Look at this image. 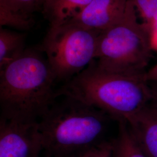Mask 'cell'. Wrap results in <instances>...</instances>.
<instances>
[{
  "mask_svg": "<svg viewBox=\"0 0 157 157\" xmlns=\"http://www.w3.org/2000/svg\"><path fill=\"white\" fill-rule=\"evenodd\" d=\"M146 73L108 72L98 67L94 59L56 89V97H72L118 121L127 122L151 101V85Z\"/></svg>",
  "mask_w": 157,
  "mask_h": 157,
  "instance_id": "6da1fadb",
  "label": "cell"
},
{
  "mask_svg": "<svg viewBox=\"0 0 157 157\" xmlns=\"http://www.w3.org/2000/svg\"><path fill=\"white\" fill-rule=\"evenodd\" d=\"M56 82L47 58L25 50L0 69L1 117L39 121L56 101Z\"/></svg>",
  "mask_w": 157,
  "mask_h": 157,
  "instance_id": "7a4b0ae2",
  "label": "cell"
},
{
  "mask_svg": "<svg viewBox=\"0 0 157 157\" xmlns=\"http://www.w3.org/2000/svg\"><path fill=\"white\" fill-rule=\"evenodd\" d=\"M110 118L95 107L62 96L39 120L46 157H80L103 141Z\"/></svg>",
  "mask_w": 157,
  "mask_h": 157,
  "instance_id": "3957f363",
  "label": "cell"
},
{
  "mask_svg": "<svg viewBox=\"0 0 157 157\" xmlns=\"http://www.w3.org/2000/svg\"><path fill=\"white\" fill-rule=\"evenodd\" d=\"M152 48L151 28L139 22L130 0L123 18L99 34L95 62L98 67L111 72L146 73Z\"/></svg>",
  "mask_w": 157,
  "mask_h": 157,
  "instance_id": "277c9868",
  "label": "cell"
},
{
  "mask_svg": "<svg viewBox=\"0 0 157 157\" xmlns=\"http://www.w3.org/2000/svg\"><path fill=\"white\" fill-rule=\"evenodd\" d=\"M100 32L67 22L50 26L39 50L44 52L56 82H66L95 59Z\"/></svg>",
  "mask_w": 157,
  "mask_h": 157,
  "instance_id": "5b68a950",
  "label": "cell"
},
{
  "mask_svg": "<svg viewBox=\"0 0 157 157\" xmlns=\"http://www.w3.org/2000/svg\"><path fill=\"white\" fill-rule=\"evenodd\" d=\"M43 143L39 121L1 118L0 157H40Z\"/></svg>",
  "mask_w": 157,
  "mask_h": 157,
  "instance_id": "8992f818",
  "label": "cell"
},
{
  "mask_svg": "<svg viewBox=\"0 0 157 157\" xmlns=\"http://www.w3.org/2000/svg\"><path fill=\"white\" fill-rule=\"evenodd\" d=\"M130 0H93L83 11L69 22L85 28L102 32L124 17Z\"/></svg>",
  "mask_w": 157,
  "mask_h": 157,
  "instance_id": "52a82bcc",
  "label": "cell"
},
{
  "mask_svg": "<svg viewBox=\"0 0 157 157\" xmlns=\"http://www.w3.org/2000/svg\"><path fill=\"white\" fill-rule=\"evenodd\" d=\"M127 123L147 157H157V107L149 102Z\"/></svg>",
  "mask_w": 157,
  "mask_h": 157,
  "instance_id": "ba28073f",
  "label": "cell"
},
{
  "mask_svg": "<svg viewBox=\"0 0 157 157\" xmlns=\"http://www.w3.org/2000/svg\"><path fill=\"white\" fill-rule=\"evenodd\" d=\"M93 0H51L43 10L50 26L69 22L83 11Z\"/></svg>",
  "mask_w": 157,
  "mask_h": 157,
  "instance_id": "9c48e42d",
  "label": "cell"
},
{
  "mask_svg": "<svg viewBox=\"0 0 157 157\" xmlns=\"http://www.w3.org/2000/svg\"><path fill=\"white\" fill-rule=\"evenodd\" d=\"M25 36L10 29H0V69L17 59L26 50Z\"/></svg>",
  "mask_w": 157,
  "mask_h": 157,
  "instance_id": "30bf717a",
  "label": "cell"
},
{
  "mask_svg": "<svg viewBox=\"0 0 157 157\" xmlns=\"http://www.w3.org/2000/svg\"><path fill=\"white\" fill-rule=\"evenodd\" d=\"M119 132L112 141L114 157H147L132 135L126 121H119Z\"/></svg>",
  "mask_w": 157,
  "mask_h": 157,
  "instance_id": "8fae6325",
  "label": "cell"
},
{
  "mask_svg": "<svg viewBox=\"0 0 157 157\" xmlns=\"http://www.w3.org/2000/svg\"><path fill=\"white\" fill-rule=\"evenodd\" d=\"M32 19L25 17L8 6L0 4V26H8L20 30H26L31 28Z\"/></svg>",
  "mask_w": 157,
  "mask_h": 157,
  "instance_id": "7c38bea8",
  "label": "cell"
},
{
  "mask_svg": "<svg viewBox=\"0 0 157 157\" xmlns=\"http://www.w3.org/2000/svg\"><path fill=\"white\" fill-rule=\"evenodd\" d=\"M0 4L31 19L34 12L43 6V0H0Z\"/></svg>",
  "mask_w": 157,
  "mask_h": 157,
  "instance_id": "4fadbf2b",
  "label": "cell"
},
{
  "mask_svg": "<svg viewBox=\"0 0 157 157\" xmlns=\"http://www.w3.org/2000/svg\"><path fill=\"white\" fill-rule=\"evenodd\" d=\"M137 15L151 28L157 22V0H132Z\"/></svg>",
  "mask_w": 157,
  "mask_h": 157,
  "instance_id": "5bb4252c",
  "label": "cell"
},
{
  "mask_svg": "<svg viewBox=\"0 0 157 157\" xmlns=\"http://www.w3.org/2000/svg\"><path fill=\"white\" fill-rule=\"evenodd\" d=\"M79 157H114L113 143L103 141Z\"/></svg>",
  "mask_w": 157,
  "mask_h": 157,
  "instance_id": "9a60e30c",
  "label": "cell"
},
{
  "mask_svg": "<svg viewBox=\"0 0 157 157\" xmlns=\"http://www.w3.org/2000/svg\"><path fill=\"white\" fill-rule=\"evenodd\" d=\"M146 75L149 82H157V63L147 71Z\"/></svg>",
  "mask_w": 157,
  "mask_h": 157,
  "instance_id": "2e32d148",
  "label": "cell"
},
{
  "mask_svg": "<svg viewBox=\"0 0 157 157\" xmlns=\"http://www.w3.org/2000/svg\"><path fill=\"white\" fill-rule=\"evenodd\" d=\"M152 83L153 85H151L152 91L151 102L157 107V82H150Z\"/></svg>",
  "mask_w": 157,
  "mask_h": 157,
  "instance_id": "e0dca14e",
  "label": "cell"
},
{
  "mask_svg": "<svg viewBox=\"0 0 157 157\" xmlns=\"http://www.w3.org/2000/svg\"><path fill=\"white\" fill-rule=\"evenodd\" d=\"M51 0H43V8L44 7V6H45V4H47L49 1H50Z\"/></svg>",
  "mask_w": 157,
  "mask_h": 157,
  "instance_id": "ac0fdd59",
  "label": "cell"
},
{
  "mask_svg": "<svg viewBox=\"0 0 157 157\" xmlns=\"http://www.w3.org/2000/svg\"></svg>",
  "mask_w": 157,
  "mask_h": 157,
  "instance_id": "d6986e66",
  "label": "cell"
}]
</instances>
